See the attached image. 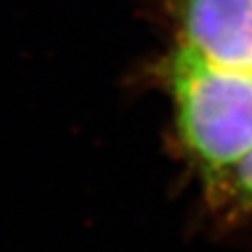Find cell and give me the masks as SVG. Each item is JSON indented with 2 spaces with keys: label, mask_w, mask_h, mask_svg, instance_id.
Returning a JSON list of instances; mask_svg holds the SVG:
<instances>
[{
  "label": "cell",
  "mask_w": 252,
  "mask_h": 252,
  "mask_svg": "<svg viewBox=\"0 0 252 252\" xmlns=\"http://www.w3.org/2000/svg\"><path fill=\"white\" fill-rule=\"evenodd\" d=\"M169 44L209 64L252 72V0H153Z\"/></svg>",
  "instance_id": "obj_1"
}]
</instances>
